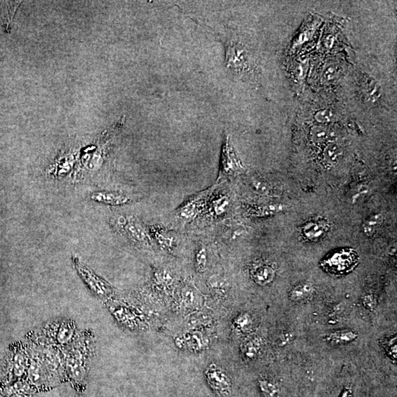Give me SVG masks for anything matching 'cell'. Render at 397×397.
Wrapping results in <instances>:
<instances>
[{
	"label": "cell",
	"mask_w": 397,
	"mask_h": 397,
	"mask_svg": "<svg viewBox=\"0 0 397 397\" xmlns=\"http://www.w3.org/2000/svg\"><path fill=\"white\" fill-rule=\"evenodd\" d=\"M85 342H78L67 355L68 375L76 382H80L86 375V365L90 354V347Z\"/></svg>",
	"instance_id": "obj_1"
},
{
	"label": "cell",
	"mask_w": 397,
	"mask_h": 397,
	"mask_svg": "<svg viewBox=\"0 0 397 397\" xmlns=\"http://www.w3.org/2000/svg\"><path fill=\"white\" fill-rule=\"evenodd\" d=\"M205 378L210 387L221 397L230 396L232 382L228 374L216 364L208 366L205 372Z\"/></svg>",
	"instance_id": "obj_2"
},
{
	"label": "cell",
	"mask_w": 397,
	"mask_h": 397,
	"mask_svg": "<svg viewBox=\"0 0 397 397\" xmlns=\"http://www.w3.org/2000/svg\"><path fill=\"white\" fill-rule=\"evenodd\" d=\"M356 254L353 252L342 251L335 253L323 263V267L331 273L344 274L354 268L357 264Z\"/></svg>",
	"instance_id": "obj_3"
},
{
	"label": "cell",
	"mask_w": 397,
	"mask_h": 397,
	"mask_svg": "<svg viewBox=\"0 0 397 397\" xmlns=\"http://www.w3.org/2000/svg\"><path fill=\"white\" fill-rule=\"evenodd\" d=\"M242 169L241 162L230 144V137L227 136L222 149L220 172L217 180L220 177L233 175L236 173L241 172Z\"/></svg>",
	"instance_id": "obj_4"
},
{
	"label": "cell",
	"mask_w": 397,
	"mask_h": 397,
	"mask_svg": "<svg viewBox=\"0 0 397 397\" xmlns=\"http://www.w3.org/2000/svg\"><path fill=\"white\" fill-rule=\"evenodd\" d=\"M79 274L85 280L88 287L93 293L100 297H108L112 294V289L105 281L98 278L89 269H87L81 264L76 265Z\"/></svg>",
	"instance_id": "obj_5"
},
{
	"label": "cell",
	"mask_w": 397,
	"mask_h": 397,
	"mask_svg": "<svg viewBox=\"0 0 397 397\" xmlns=\"http://www.w3.org/2000/svg\"><path fill=\"white\" fill-rule=\"evenodd\" d=\"M208 194V191H203V193H200L194 198L187 201L176 212L177 217L185 222H190L195 219L202 210Z\"/></svg>",
	"instance_id": "obj_6"
},
{
	"label": "cell",
	"mask_w": 397,
	"mask_h": 397,
	"mask_svg": "<svg viewBox=\"0 0 397 397\" xmlns=\"http://www.w3.org/2000/svg\"><path fill=\"white\" fill-rule=\"evenodd\" d=\"M247 52L241 46L235 43H227L226 47V66L233 71L243 70L247 66Z\"/></svg>",
	"instance_id": "obj_7"
},
{
	"label": "cell",
	"mask_w": 397,
	"mask_h": 397,
	"mask_svg": "<svg viewBox=\"0 0 397 397\" xmlns=\"http://www.w3.org/2000/svg\"><path fill=\"white\" fill-rule=\"evenodd\" d=\"M123 228L128 237L135 242L147 243L149 241V230L138 219L130 217L123 220Z\"/></svg>",
	"instance_id": "obj_8"
},
{
	"label": "cell",
	"mask_w": 397,
	"mask_h": 397,
	"mask_svg": "<svg viewBox=\"0 0 397 397\" xmlns=\"http://www.w3.org/2000/svg\"><path fill=\"white\" fill-rule=\"evenodd\" d=\"M149 233L163 250L170 251L177 244V235L164 227L159 225L152 226L149 228Z\"/></svg>",
	"instance_id": "obj_9"
},
{
	"label": "cell",
	"mask_w": 397,
	"mask_h": 397,
	"mask_svg": "<svg viewBox=\"0 0 397 397\" xmlns=\"http://www.w3.org/2000/svg\"><path fill=\"white\" fill-rule=\"evenodd\" d=\"M252 278L257 284L260 286H266L273 281L275 277V272L273 268L269 265H258L255 266L251 271Z\"/></svg>",
	"instance_id": "obj_10"
},
{
	"label": "cell",
	"mask_w": 397,
	"mask_h": 397,
	"mask_svg": "<svg viewBox=\"0 0 397 397\" xmlns=\"http://www.w3.org/2000/svg\"><path fill=\"white\" fill-rule=\"evenodd\" d=\"M50 331L53 334L51 337L54 339V342L55 343L63 344L69 342L72 339L74 334V327L72 323L64 322L60 325H57L56 328L55 325H53Z\"/></svg>",
	"instance_id": "obj_11"
},
{
	"label": "cell",
	"mask_w": 397,
	"mask_h": 397,
	"mask_svg": "<svg viewBox=\"0 0 397 397\" xmlns=\"http://www.w3.org/2000/svg\"><path fill=\"white\" fill-rule=\"evenodd\" d=\"M358 337L357 332L353 330H343L333 332L327 335L325 341L332 345H344L354 342Z\"/></svg>",
	"instance_id": "obj_12"
},
{
	"label": "cell",
	"mask_w": 397,
	"mask_h": 397,
	"mask_svg": "<svg viewBox=\"0 0 397 397\" xmlns=\"http://www.w3.org/2000/svg\"><path fill=\"white\" fill-rule=\"evenodd\" d=\"M315 288L311 283H303L291 289L289 299L293 303H300L309 300L314 295Z\"/></svg>",
	"instance_id": "obj_13"
},
{
	"label": "cell",
	"mask_w": 397,
	"mask_h": 397,
	"mask_svg": "<svg viewBox=\"0 0 397 397\" xmlns=\"http://www.w3.org/2000/svg\"><path fill=\"white\" fill-rule=\"evenodd\" d=\"M92 199L96 202L113 205H124L130 201L127 196L113 192L96 193L93 194Z\"/></svg>",
	"instance_id": "obj_14"
},
{
	"label": "cell",
	"mask_w": 397,
	"mask_h": 397,
	"mask_svg": "<svg viewBox=\"0 0 397 397\" xmlns=\"http://www.w3.org/2000/svg\"><path fill=\"white\" fill-rule=\"evenodd\" d=\"M323 155L326 163L334 165L337 163L343 156V149L336 143H330L329 144L325 146Z\"/></svg>",
	"instance_id": "obj_15"
},
{
	"label": "cell",
	"mask_w": 397,
	"mask_h": 397,
	"mask_svg": "<svg viewBox=\"0 0 397 397\" xmlns=\"http://www.w3.org/2000/svg\"><path fill=\"white\" fill-rule=\"evenodd\" d=\"M311 137L314 144L317 145H323L329 141L331 137V132L328 127L317 125L311 129Z\"/></svg>",
	"instance_id": "obj_16"
},
{
	"label": "cell",
	"mask_w": 397,
	"mask_h": 397,
	"mask_svg": "<svg viewBox=\"0 0 397 397\" xmlns=\"http://www.w3.org/2000/svg\"><path fill=\"white\" fill-rule=\"evenodd\" d=\"M230 206V199L227 196H216L212 200L211 211L214 216H221L226 213Z\"/></svg>",
	"instance_id": "obj_17"
},
{
	"label": "cell",
	"mask_w": 397,
	"mask_h": 397,
	"mask_svg": "<svg viewBox=\"0 0 397 397\" xmlns=\"http://www.w3.org/2000/svg\"><path fill=\"white\" fill-rule=\"evenodd\" d=\"M258 386L265 397H276L279 394V388L273 381L266 378L258 381Z\"/></svg>",
	"instance_id": "obj_18"
},
{
	"label": "cell",
	"mask_w": 397,
	"mask_h": 397,
	"mask_svg": "<svg viewBox=\"0 0 397 397\" xmlns=\"http://www.w3.org/2000/svg\"><path fill=\"white\" fill-rule=\"evenodd\" d=\"M208 265V252L206 248L203 246H201L195 255V267L199 273L204 272L206 269Z\"/></svg>",
	"instance_id": "obj_19"
},
{
	"label": "cell",
	"mask_w": 397,
	"mask_h": 397,
	"mask_svg": "<svg viewBox=\"0 0 397 397\" xmlns=\"http://www.w3.org/2000/svg\"><path fill=\"white\" fill-rule=\"evenodd\" d=\"M260 348H261V344L258 339H252V340L249 341L244 345L243 352H244V356L247 359H254L258 355Z\"/></svg>",
	"instance_id": "obj_20"
},
{
	"label": "cell",
	"mask_w": 397,
	"mask_h": 397,
	"mask_svg": "<svg viewBox=\"0 0 397 397\" xmlns=\"http://www.w3.org/2000/svg\"><path fill=\"white\" fill-rule=\"evenodd\" d=\"M365 93L372 102H376L381 96V87L376 81L371 79L366 85Z\"/></svg>",
	"instance_id": "obj_21"
},
{
	"label": "cell",
	"mask_w": 397,
	"mask_h": 397,
	"mask_svg": "<svg viewBox=\"0 0 397 397\" xmlns=\"http://www.w3.org/2000/svg\"><path fill=\"white\" fill-rule=\"evenodd\" d=\"M233 325L238 331L247 332L251 328L252 319L248 314H242L235 319Z\"/></svg>",
	"instance_id": "obj_22"
},
{
	"label": "cell",
	"mask_w": 397,
	"mask_h": 397,
	"mask_svg": "<svg viewBox=\"0 0 397 397\" xmlns=\"http://www.w3.org/2000/svg\"><path fill=\"white\" fill-rule=\"evenodd\" d=\"M382 221L381 215H375L370 217L366 222L364 225V232L368 236H372L376 230V227H378Z\"/></svg>",
	"instance_id": "obj_23"
},
{
	"label": "cell",
	"mask_w": 397,
	"mask_h": 397,
	"mask_svg": "<svg viewBox=\"0 0 397 397\" xmlns=\"http://www.w3.org/2000/svg\"><path fill=\"white\" fill-rule=\"evenodd\" d=\"M305 233L307 237L312 238H319L323 235L324 228L322 226L317 224H310L305 229Z\"/></svg>",
	"instance_id": "obj_24"
},
{
	"label": "cell",
	"mask_w": 397,
	"mask_h": 397,
	"mask_svg": "<svg viewBox=\"0 0 397 397\" xmlns=\"http://www.w3.org/2000/svg\"><path fill=\"white\" fill-rule=\"evenodd\" d=\"M334 118L333 113L329 110H319L315 115V119L321 124H328L331 122Z\"/></svg>",
	"instance_id": "obj_25"
},
{
	"label": "cell",
	"mask_w": 397,
	"mask_h": 397,
	"mask_svg": "<svg viewBox=\"0 0 397 397\" xmlns=\"http://www.w3.org/2000/svg\"><path fill=\"white\" fill-rule=\"evenodd\" d=\"M208 283L210 287L213 290L217 291V292L218 291H223L225 287V281L222 278L218 277V275L212 276L208 280Z\"/></svg>",
	"instance_id": "obj_26"
},
{
	"label": "cell",
	"mask_w": 397,
	"mask_h": 397,
	"mask_svg": "<svg viewBox=\"0 0 397 397\" xmlns=\"http://www.w3.org/2000/svg\"><path fill=\"white\" fill-rule=\"evenodd\" d=\"M386 351L392 358L397 359V337L392 338L386 344Z\"/></svg>",
	"instance_id": "obj_27"
},
{
	"label": "cell",
	"mask_w": 397,
	"mask_h": 397,
	"mask_svg": "<svg viewBox=\"0 0 397 397\" xmlns=\"http://www.w3.org/2000/svg\"><path fill=\"white\" fill-rule=\"evenodd\" d=\"M156 277L157 281L161 284H169L172 281V277L170 274L167 273L165 271H161L159 272L155 275Z\"/></svg>",
	"instance_id": "obj_28"
},
{
	"label": "cell",
	"mask_w": 397,
	"mask_h": 397,
	"mask_svg": "<svg viewBox=\"0 0 397 397\" xmlns=\"http://www.w3.org/2000/svg\"><path fill=\"white\" fill-rule=\"evenodd\" d=\"M337 73V69L335 68V66H329L327 67L326 69L325 70L324 75H325V79L328 81H332L334 80L336 78Z\"/></svg>",
	"instance_id": "obj_29"
},
{
	"label": "cell",
	"mask_w": 397,
	"mask_h": 397,
	"mask_svg": "<svg viewBox=\"0 0 397 397\" xmlns=\"http://www.w3.org/2000/svg\"><path fill=\"white\" fill-rule=\"evenodd\" d=\"M364 306L367 307V308L372 309V308H375V305H376L375 299L374 298V297H372V295L366 296V297H364Z\"/></svg>",
	"instance_id": "obj_30"
},
{
	"label": "cell",
	"mask_w": 397,
	"mask_h": 397,
	"mask_svg": "<svg viewBox=\"0 0 397 397\" xmlns=\"http://www.w3.org/2000/svg\"><path fill=\"white\" fill-rule=\"evenodd\" d=\"M341 397H352V392L350 389H346L342 393Z\"/></svg>",
	"instance_id": "obj_31"
}]
</instances>
